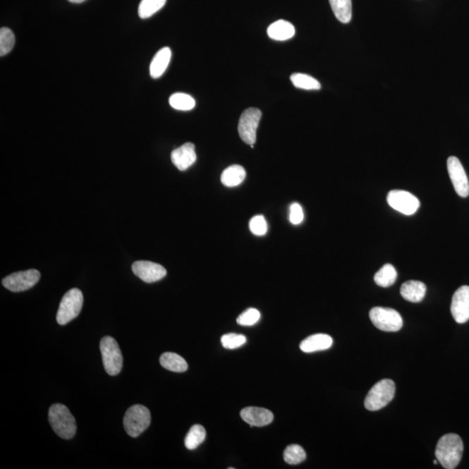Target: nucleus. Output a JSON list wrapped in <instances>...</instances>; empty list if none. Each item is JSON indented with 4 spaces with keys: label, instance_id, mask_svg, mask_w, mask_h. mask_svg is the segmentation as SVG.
<instances>
[{
    "label": "nucleus",
    "instance_id": "nucleus-14",
    "mask_svg": "<svg viewBox=\"0 0 469 469\" xmlns=\"http://www.w3.org/2000/svg\"><path fill=\"white\" fill-rule=\"evenodd\" d=\"M171 161L179 171H186L197 161V154L195 152V145L193 142L180 146L171 152Z\"/></svg>",
    "mask_w": 469,
    "mask_h": 469
},
{
    "label": "nucleus",
    "instance_id": "nucleus-16",
    "mask_svg": "<svg viewBox=\"0 0 469 469\" xmlns=\"http://www.w3.org/2000/svg\"><path fill=\"white\" fill-rule=\"evenodd\" d=\"M332 344L331 336L326 335V334H315L303 340L300 344V348L305 353H313L329 350Z\"/></svg>",
    "mask_w": 469,
    "mask_h": 469
},
{
    "label": "nucleus",
    "instance_id": "nucleus-30",
    "mask_svg": "<svg viewBox=\"0 0 469 469\" xmlns=\"http://www.w3.org/2000/svg\"><path fill=\"white\" fill-rule=\"evenodd\" d=\"M246 341L245 336L235 333L225 334L221 339L223 347L228 350H235V348L242 347L246 343Z\"/></svg>",
    "mask_w": 469,
    "mask_h": 469
},
{
    "label": "nucleus",
    "instance_id": "nucleus-28",
    "mask_svg": "<svg viewBox=\"0 0 469 469\" xmlns=\"http://www.w3.org/2000/svg\"><path fill=\"white\" fill-rule=\"evenodd\" d=\"M284 458L288 464L298 465L305 461L306 453L301 446L292 444L284 450Z\"/></svg>",
    "mask_w": 469,
    "mask_h": 469
},
{
    "label": "nucleus",
    "instance_id": "nucleus-7",
    "mask_svg": "<svg viewBox=\"0 0 469 469\" xmlns=\"http://www.w3.org/2000/svg\"><path fill=\"white\" fill-rule=\"evenodd\" d=\"M370 318L374 327L385 332H397L403 328L400 313L389 307H375L370 310Z\"/></svg>",
    "mask_w": 469,
    "mask_h": 469
},
{
    "label": "nucleus",
    "instance_id": "nucleus-25",
    "mask_svg": "<svg viewBox=\"0 0 469 469\" xmlns=\"http://www.w3.org/2000/svg\"><path fill=\"white\" fill-rule=\"evenodd\" d=\"M291 80L296 88L307 90V91H317L321 89V84L316 78L303 73H294L291 75Z\"/></svg>",
    "mask_w": 469,
    "mask_h": 469
},
{
    "label": "nucleus",
    "instance_id": "nucleus-18",
    "mask_svg": "<svg viewBox=\"0 0 469 469\" xmlns=\"http://www.w3.org/2000/svg\"><path fill=\"white\" fill-rule=\"evenodd\" d=\"M171 59V51L169 47H164L157 51L154 56L151 66H150V73L153 78H159L166 71Z\"/></svg>",
    "mask_w": 469,
    "mask_h": 469
},
{
    "label": "nucleus",
    "instance_id": "nucleus-10",
    "mask_svg": "<svg viewBox=\"0 0 469 469\" xmlns=\"http://www.w3.org/2000/svg\"><path fill=\"white\" fill-rule=\"evenodd\" d=\"M40 279V273L37 269H29L12 274L3 279L4 287L13 292L30 290Z\"/></svg>",
    "mask_w": 469,
    "mask_h": 469
},
{
    "label": "nucleus",
    "instance_id": "nucleus-22",
    "mask_svg": "<svg viewBox=\"0 0 469 469\" xmlns=\"http://www.w3.org/2000/svg\"><path fill=\"white\" fill-rule=\"evenodd\" d=\"M334 14L341 23H350L352 18V0H329Z\"/></svg>",
    "mask_w": 469,
    "mask_h": 469
},
{
    "label": "nucleus",
    "instance_id": "nucleus-35",
    "mask_svg": "<svg viewBox=\"0 0 469 469\" xmlns=\"http://www.w3.org/2000/svg\"><path fill=\"white\" fill-rule=\"evenodd\" d=\"M439 463L438 460H434V464L437 465Z\"/></svg>",
    "mask_w": 469,
    "mask_h": 469
},
{
    "label": "nucleus",
    "instance_id": "nucleus-23",
    "mask_svg": "<svg viewBox=\"0 0 469 469\" xmlns=\"http://www.w3.org/2000/svg\"><path fill=\"white\" fill-rule=\"evenodd\" d=\"M397 279L396 269L392 264H385L378 270L374 276L375 284L378 286L388 288L396 283Z\"/></svg>",
    "mask_w": 469,
    "mask_h": 469
},
{
    "label": "nucleus",
    "instance_id": "nucleus-29",
    "mask_svg": "<svg viewBox=\"0 0 469 469\" xmlns=\"http://www.w3.org/2000/svg\"><path fill=\"white\" fill-rule=\"evenodd\" d=\"M15 44V36L12 30L3 28L0 30V56L3 57L13 50Z\"/></svg>",
    "mask_w": 469,
    "mask_h": 469
},
{
    "label": "nucleus",
    "instance_id": "nucleus-5",
    "mask_svg": "<svg viewBox=\"0 0 469 469\" xmlns=\"http://www.w3.org/2000/svg\"><path fill=\"white\" fill-rule=\"evenodd\" d=\"M83 303H84V296L78 288H71L66 292L59 305L57 314L58 324L66 325L76 318L81 312Z\"/></svg>",
    "mask_w": 469,
    "mask_h": 469
},
{
    "label": "nucleus",
    "instance_id": "nucleus-3",
    "mask_svg": "<svg viewBox=\"0 0 469 469\" xmlns=\"http://www.w3.org/2000/svg\"><path fill=\"white\" fill-rule=\"evenodd\" d=\"M396 394V384L389 379L378 382L370 389L364 401V406L370 411L382 410L394 399Z\"/></svg>",
    "mask_w": 469,
    "mask_h": 469
},
{
    "label": "nucleus",
    "instance_id": "nucleus-20",
    "mask_svg": "<svg viewBox=\"0 0 469 469\" xmlns=\"http://www.w3.org/2000/svg\"><path fill=\"white\" fill-rule=\"evenodd\" d=\"M245 176L246 171L241 165H231L224 171L221 176V182L225 186L236 187L241 185Z\"/></svg>",
    "mask_w": 469,
    "mask_h": 469
},
{
    "label": "nucleus",
    "instance_id": "nucleus-9",
    "mask_svg": "<svg viewBox=\"0 0 469 469\" xmlns=\"http://www.w3.org/2000/svg\"><path fill=\"white\" fill-rule=\"evenodd\" d=\"M387 201L390 207L406 216L413 215L418 211L420 207L418 198L405 190H395L389 191Z\"/></svg>",
    "mask_w": 469,
    "mask_h": 469
},
{
    "label": "nucleus",
    "instance_id": "nucleus-33",
    "mask_svg": "<svg viewBox=\"0 0 469 469\" xmlns=\"http://www.w3.org/2000/svg\"><path fill=\"white\" fill-rule=\"evenodd\" d=\"M288 219H290L292 224L295 225L301 224L305 219V214H303L302 206L298 202H294L291 205Z\"/></svg>",
    "mask_w": 469,
    "mask_h": 469
},
{
    "label": "nucleus",
    "instance_id": "nucleus-15",
    "mask_svg": "<svg viewBox=\"0 0 469 469\" xmlns=\"http://www.w3.org/2000/svg\"><path fill=\"white\" fill-rule=\"evenodd\" d=\"M240 415L243 421L250 424V427L267 426L274 420L273 413L262 408L248 407L243 408Z\"/></svg>",
    "mask_w": 469,
    "mask_h": 469
},
{
    "label": "nucleus",
    "instance_id": "nucleus-6",
    "mask_svg": "<svg viewBox=\"0 0 469 469\" xmlns=\"http://www.w3.org/2000/svg\"><path fill=\"white\" fill-rule=\"evenodd\" d=\"M100 351L106 373L114 377L121 372L123 355L117 341L111 336L103 337L100 341Z\"/></svg>",
    "mask_w": 469,
    "mask_h": 469
},
{
    "label": "nucleus",
    "instance_id": "nucleus-34",
    "mask_svg": "<svg viewBox=\"0 0 469 469\" xmlns=\"http://www.w3.org/2000/svg\"><path fill=\"white\" fill-rule=\"evenodd\" d=\"M69 1L71 2V3L78 4V3H82V2L85 1V0H69Z\"/></svg>",
    "mask_w": 469,
    "mask_h": 469
},
{
    "label": "nucleus",
    "instance_id": "nucleus-8",
    "mask_svg": "<svg viewBox=\"0 0 469 469\" xmlns=\"http://www.w3.org/2000/svg\"><path fill=\"white\" fill-rule=\"evenodd\" d=\"M262 118V111L257 108H249L243 112L239 119L238 133L241 140L251 148L257 141V130Z\"/></svg>",
    "mask_w": 469,
    "mask_h": 469
},
{
    "label": "nucleus",
    "instance_id": "nucleus-31",
    "mask_svg": "<svg viewBox=\"0 0 469 469\" xmlns=\"http://www.w3.org/2000/svg\"><path fill=\"white\" fill-rule=\"evenodd\" d=\"M261 314L256 309L247 310L243 314L240 315L238 318V324L241 326H253L257 324V322L260 320Z\"/></svg>",
    "mask_w": 469,
    "mask_h": 469
},
{
    "label": "nucleus",
    "instance_id": "nucleus-17",
    "mask_svg": "<svg viewBox=\"0 0 469 469\" xmlns=\"http://www.w3.org/2000/svg\"><path fill=\"white\" fill-rule=\"evenodd\" d=\"M426 285L419 281H408L401 285V295L411 303L422 302L426 295Z\"/></svg>",
    "mask_w": 469,
    "mask_h": 469
},
{
    "label": "nucleus",
    "instance_id": "nucleus-26",
    "mask_svg": "<svg viewBox=\"0 0 469 469\" xmlns=\"http://www.w3.org/2000/svg\"><path fill=\"white\" fill-rule=\"evenodd\" d=\"M169 103L172 108L178 111H190L196 106V102L193 97L182 92L174 93L173 95H171Z\"/></svg>",
    "mask_w": 469,
    "mask_h": 469
},
{
    "label": "nucleus",
    "instance_id": "nucleus-1",
    "mask_svg": "<svg viewBox=\"0 0 469 469\" xmlns=\"http://www.w3.org/2000/svg\"><path fill=\"white\" fill-rule=\"evenodd\" d=\"M463 450V442L459 435L448 434L439 440L435 449V456L442 467L453 469L459 465Z\"/></svg>",
    "mask_w": 469,
    "mask_h": 469
},
{
    "label": "nucleus",
    "instance_id": "nucleus-4",
    "mask_svg": "<svg viewBox=\"0 0 469 469\" xmlns=\"http://www.w3.org/2000/svg\"><path fill=\"white\" fill-rule=\"evenodd\" d=\"M151 420V413L147 408L140 404L134 405L126 413L123 427L130 437L136 438L148 429Z\"/></svg>",
    "mask_w": 469,
    "mask_h": 469
},
{
    "label": "nucleus",
    "instance_id": "nucleus-32",
    "mask_svg": "<svg viewBox=\"0 0 469 469\" xmlns=\"http://www.w3.org/2000/svg\"><path fill=\"white\" fill-rule=\"evenodd\" d=\"M250 230L254 235L264 236L268 231V224L264 217L258 215L250 221Z\"/></svg>",
    "mask_w": 469,
    "mask_h": 469
},
{
    "label": "nucleus",
    "instance_id": "nucleus-24",
    "mask_svg": "<svg viewBox=\"0 0 469 469\" xmlns=\"http://www.w3.org/2000/svg\"><path fill=\"white\" fill-rule=\"evenodd\" d=\"M205 438L206 431L204 427L200 425V424L191 427L185 439L186 449L189 450L196 449L205 441Z\"/></svg>",
    "mask_w": 469,
    "mask_h": 469
},
{
    "label": "nucleus",
    "instance_id": "nucleus-19",
    "mask_svg": "<svg viewBox=\"0 0 469 469\" xmlns=\"http://www.w3.org/2000/svg\"><path fill=\"white\" fill-rule=\"evenodd\" d=\"M267 33L270 39L284 41L295 36L296 29L290 22L277 20L269 26Z\"/></svg>",
    "mask_w": 469,
    "mask_h": 469
},
{
    "label": "nucleus",
    "instance_id": "nucleus-11",
    "mask_svg": "<svg viewBox=\"0 0 469 469\" xmlns=\"http://www.w3.org/2000/svg\"><path fill=\"white\" fill-rule=\"evenodd\" d=\"M448 171L456 193L461 197H467L469 195V182L463 164L456 157H449Z\"/></svg>",
    "mask_w": 469,
    "mask_h": 469
},
{
    "label": "nucleus",
    "instance_id": "nucleus-2",
    "mask_svg": "<svg viewBox=\"0 0 469 469\" xmlns=\"http://www.w3.org/2000/svg\"><path fill=\"white\" fill-rule=\"evenodd\" d=\"M49 422L51 429L60 438L70 440L77 432V422L65 405H52L49 410Z\"/></svg>",
    "mask_w": 469,
    "mask_h": 469
},
{
    "label": "nucleus",
    "instance_id": "nucleus-12",
    "mask_svg": "<svg viewBox=\"0 0 469 469\" xmlns=\"http://www.w3.org/2000/svg\"><path fill=\"white\" fill-rule=\"evenodd\" d=\"M451 313L458 324H465L469 320V286L464 285L458 288L453 296Z\"/></svg>",
    "mask_w": 469,
    "mask_h": 469
},
{
    "label": "nucleus",
    "instance_id": "nucleus-13",
    "mask_svg": "<svg viewBox=\"0 0 469 469\" xmlns=\"http://www.w3.org/2000/svg\"><path fill=\"white\" fill-rule=\"evenodd\" d=\"M133 272L145 283L152 284L163 279L167 272L162 265L150 261H137L133 264Z\"/></svg>",
    "mask_w": 469,
    "mask_h": 469
},
{
    "label": "nucleus",
    "instance_id": "nucleus-21",
    "mask_svg": "<svg viewBox=\"0 0 469 469\" xmlns=\"http://www.w3.org/2000/svg\"><path fill=\"white\" fill-rule=\"evenodd\" d=\"M160 364L164 369L172 371V372L183 373L188 370L185 360L175 353H164L160 356Z\"/></svg>",
    "mask_w": 469,
    "mask_h": 469
},
{
    "label": "nucleus",
    "instance_id": "nucleus-27",
    "mask_svg": "<svg viewBox=\"0 0 469 469\" xmlns=\"http://www.w3.org/2000/svg\"><path fill=\"white\" fill-rule=\"evenodd\" d=\"M167 0H142L138 6V15L141 18H148L162 9Z\"/></svg>",
    "mask_w": 469,
    "mask_h": 469
}]
</instances>
